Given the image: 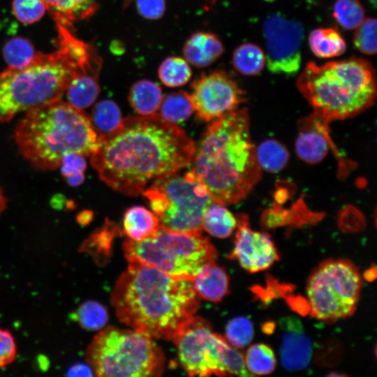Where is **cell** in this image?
<instances>
[{
  "instance_id": "obj_19",
  "label": "cell",
  "mask_w": 377,
  "mask_h": 377,
  "mask_svg": "<svg viewBox=\"0 0 377 377\" xmlns=\"http://www.w3.org/2000/svg\"><path fill=\"white\" fill-rule=\"evenodd\" d=\"M192 283L197 295L211 302H219L229 293V276L215 263L202 267Z\"/></svg>"
},
{
  "instance_id": "obj_41",
  "label": "cell",
  "mask_w": 377,
  "mask_h": 377,
  "mask_svg": "<svg viewBox=\"0 0 377 377\" xmlns=\"http://www.w3.org/2000/svg\"><path fill=\"white\" fill-rule=\"evenodd\" d=\"M68 375L71 376H91L93 375V371L89 365L82 363L76 364L71 367L68 370Z\"/></svg>"
},
{
  "instance_id": "obj_9",
  "label": "cell",
  "mask_w": 377,
  "mask_h": 377,
  "mask_svg": "<svg viewBox=\"0 0 377 377\" xmlns=\"http://www.w3.org/2000/svg\"><path fill=\"white\" fill-rule=\"evenodd\" d=\"M142 193L162 226L182 233L202 232L205 210L214 202L191 170L157 179Z\"/></svg>"
},
{
  "instance_id": "obj_30",
  "label": "cell",
  "mask_w": 377,
  "mask_h": 377,
  "mask_svg": "<svg viewBox=\"0 0 377 377\" xmlns=\"http://www.w3.org/2000/svg\"><path fill=\"white\" fill-rule=\"evenodd\" d=\"M244 357L246 368L253 375H266L275 369L276 360L274 353L265 343L251 345Z\"/></svg>"
},
{
  "instance_id": "obj_32",
  "label": "cell",
  "mask_w": 377,
  "mask_h": 377,
  "mask_svg": "<svg viewBox=\"0 0 377 377\" xmlns=\"http://www.w3.org/2000/svg\"><path fill=\"white\" fill-rule=\"evenodd\" d=\"M75 320L84 329L98 330L108 322V313L105 307L94 300L82 303L73 314Z\"/></svg>"
},
{
  "instance_id": "obj_45",
  "label": "cell",
  "mask_w": 377,
  "mask_h": 377,
  "mask_svg": "<svg viewBox=\"0 0 377 377\" xmlns=\"http://www.w3.org/2000/svg\"><path fill=\"white\" fill-rule=\"evenodd\" d=\"M374 272H376V269H372L371 268L367 270L366 272H365V278L369 281H371L374 279H375L376 275L372 274V273Z\"/></svg>"
},
{
  "instance_id": "obj_10",
  "label": "cell",
  "mask_w": 377,
  "mask_h": 377,
  "mask_svg": "<svg viewBox=\"0 0 377 377\" xmlns=\"http://www.w3.org/2000/svg\"><path fill=\"white\" fill-rule=\"evenodd\" d=\"M172 341L189 376H253L246 368L243 354L199 316H194Z\"/></svg>"
},
{
  "instance_id": "obj_27",
  "label": "cell",
  "mask_w": 377,
  "mask_h": 377,
  "mask_svg": "<svg viewBox=\"0 0 377 377\" xmlns=\"http://www.w3.org/2000/svg\"><path fill=\"white\" fill-rule=\"evenodd\" d=\"M159 108V115L163 119L176 124L189 118L194 112L191 96L185 91L168 94Z\"/></svg>"
},
{
  "instance_id": "obj_5",
  "label": "cell",
  "mask_w": 377,
  "mask_h": 377,
  "mask_svg": "<svg viewBox=\"0 0 377 377\" xmlns=\"http://www.w3.org/2000/svg\"><path fill=\"white\" fill-rule=\"evenodd\" d=\"M103 138L83 110L60 99L26 112L14 131L20 154L42 170L57 169L69 154L90 156Z\"/></svg>"
},
{
  "instance_id": "obj_22",
  "label": "cell",
  "mask_w": 377,
  "mask_h": 377,
  "mask_svg": "<svg viewBox=\"0 0 377 377\" xmlns=\"http://www.w3.org/2000/svg\"><path fill=\"white\" fill-rule=\"evenodd\" d=\"M160 225L156 215L142 206L128 208L124 216V232L135 241L142 240L154 233Z\"/></svg>"
},
{
  "instance_id": "obj_28",
  "label": "cell",
  "mask_w": 377,
  "mask_h": 377,
  "mask_svg": "<svg viewBox=\"0 0 377 377\" xmlns=\"http://www.w3.org/2000/svg\"><path fill=\"white\" fill-rule=\"evenodd\" d=\"M256 157L261 169L276 172L287 165L289 153L286 147L279 142L269 139L261 142L256 148Z\"/></svg>"
},
{
  "instance_id": "obj_8",
  "label": "cell",
  "mask_w": 377,
  "mask_h": 377,
  "mask_svg": "<svg viewBox=\"0 0 377 377\" xmlns=\"http://www.w3.org/2000/svg\"><path fill=\"white\" fill-rule=\"evenodd\" d=\"M129 263L145 265L175 278L192 281L202 267L215 263L218 253L200 233H182L161 225L146 238L123 243Z\"/></svg>"
},
{
  "instance_id": "obj_26",
  "label": "cell",
  "mask_w": 377,
  "mask_h": 377,
  "mask_svg": "<svg viewBox=\"0 0 377 377\" xmlns=\"http://www.w3.org/2000/svg\"><path fill=\"white\" fill-rule=\"evenodd\" d=\"M266 64L265 54L258 45L246 43L238 46L232 54V65L241 74L256 75Z\"/></svg>"
},
{
  "instance_id": "obj_1",
  "label": "cell",
  "mask_w": 377,
  "mask_h": 377,
  "mask_svg": "<svg viewBox=\"0 0 377 377\" xmlns=\"http://www.w3.org/2000/svg\"><path fill=\"white\" fill-rule=\"evenodd\" d=\"M195 147L182 128L158 114L129 116L104 136L90 162L108 186L136 196L150 182L190 165Z\"/></svg>"
},
{
  "instance_id": "obj_3",
  "label": "cell",
  "mask_w": 377,
  "mask_h": 377,
  "mask_svg": "<svg viewBox=\"0 0 377 377\" xmlns=\"http://www.w3.org/2000/svg\"><path fill=\"white\" fill-rule=\"evenodd\" d=\"M192 169L216 202L236 204L259 181L261 170L246 108L214 120L195 147Z\"/></svg>"
},
{
  "instance_id": "obj_16",
  "label": "cell",
  "mask_w": 377,
  "mask_h": 377,
  "mask_svg": "<svg viewBox=\"0 0 377 377\" xmlns=\"http://www.w3.org/2000/svg\"><path fill=\"white\" fill-rule=\"evenodd\" d=\"M102 59L96 49L77 66L75 75L66 90L67 103L80 110L91 105L99 95L98 82Z\"/></svg>"
},
{
  "instance_id": "obj_11",
  "label": "cell",
  "mask_w": 377,
  "mask_h": 377,
  "mask_svg": "<svg viewBox=\"0 0 377 377\" xmlns=\"http://www.w3.org/2000/svg\"><path fill=\"white\" fill-rule=\"evenodd\" d=\"M362 281L350 260L330 259L322 262L311 274L306 284L310 313L325 323L352 316L360 295Z\"/></svg>"
},
{
  "instance_id": "obj_40",
  "label": "cell",
  "mask_w": 377,
  "mask_h": 377,
  "mask_svg": "<svg viewBox=\"0 0 377 377\" xmlns=\"http://www.w3.org/2000/svg\"><path fill=\"white\" fill-rule=\"evenodd\" d=\"M137 10L139 14L147 20L161 18L165 10V0H137Z\"/></svg>"
},
{
  "instance_id": "obj_35",
  "label": "cell",
  "mask_w": 377,
  "mask_h": 377,
  "mask_svg": "<svg viewBox=\"0 0 377 377\" xmlns=\"http://www.w3.org/2000/svg\"><path fill=\"white\" fill-rule=\"evenodd\" d=\"M254 330L252 322L244 316L230 320L226 327V339L236 348H243L253 340Z\"/></svg>"
},
{
  "instance_id": "obj_31",
  "label": "cell",
  "mask_w": 377,
  "mask_h": 377,
  "mask_svg": "<svg viewBox=\"0 0 377 377\" xmlns=\"http://www.w3.org/2000/svg\"><path fill=\"white\" fill-rule=\"evenodd\" d=\"M192 75L191 67L186 59L179 57L165 59L158 68V77L162 83L169 87L185 84Z\"/></svg>"
},
{
  "instance_id": "obj_7",
  "label": "cell",
  "mask_w": 377,
  "mask_h": 377,
  "mask_svg": "<svg viewBox=\"0 0 377 377\" xmlns=\"http://www.w3.org/2000/svg\"><path fill=\"white\" fill-rule=\"evenodd\" d=\"M87 364L99 377L161 376L162 350L149 336L135 330L107 327L94 336L86 352Z\"/></svg>"
},
{
  "instance_id": "obj_6",
  "label": "cell",
  "mask_w": 377,
  "mask_h": 377,
  "mask_svg": "<svg viewBox=\"0 0 377 377\" xmlns=\"http://www.w3.org/2000/svg\"><path fill=\"white\" fill-rule=\"evenodd\" d=\"M297 86L314 113L328 121L362 112L371 106L376 96L374 69L368 61L358 57L323 65L309 61Z\"/></svg>"
},
{
  "instance_id": "obj_37",
  "label": "cell",
  "mask_w": 377,
  "mask_h": 377,
  "mask_svg": "<svg viewBox=\"0 0 377 377\" xmlns=\"http://www.w3.org/2000/svg\"><path fill=\"white\" fill-rule=\"evenodd\" d=\"M62 176L71 186L80 185L84 179V172L87 168L84 156L77 154L66 155L59 165Z\"/></svg>"
},
{
  "instance_id": "obj_43",
  "label": "cell",
  "mask_w": 377,
  "mask_h": 377,
  "mask_svg": "<svg viewBox=\"0 0 377 377\" xmlns=\"http://www.w3.org/2000/svg\"><path fill=\"white\" fill-rule=\"evenodd\" d=\"M6 207V199L0 186V215Z\"/></svg>"
},
{
  "instance_id": "obj_25",
  "label": "cell",
  "mask_w": 377,
  "mask_h": 377,
  "mask_svg": "<svg viewBox=\"0 0 377 377\" xmlns=\"http://www.w3.org/2000/svg\"><path fill=\"white\" fill-rule=\"evenodd\" d=\"M237 224V218L226 205L215 201L206 209L202 219V228L212 236L218 238L230 236Z\"/></svg>"
},
{
  "instance_id": "obj_42",
  "label": "cell",
  "mask_w": 377,
  "mask_h": 377,
  "mask_svg": "<svg viewBox=\"0 0 377 377\" xmlns=\"http://www.w3.org/2000/svg\"><path fill=\"white\" fill-rule=\"evenodd\" d=\"M92 212L90 211H84L80 214L77 220L80 224H88L92 219Z\"/></svg>"
},
{
  "instance_id": "obj_38",
  "label": "cell",
  "mask_w": 377,
  "mask_h": 377,
  "mask_svg": "<svg viewBox=\"0 0 377 377\" xmlns=\"http://www.w3.org/2000/svg\"><path fill=\"white\" fill-rule=\"evenodd\" d=\"M12 6L17 19L29 24L40 20L46 10L42 0H13Z\"/></svg>"
},
{
  "instance_id": "obj_29",
  "label": "cell",
  "mask_w": 377,
  "mask_h": 377,
  "mask_svg": "<svg viewBox=\"0 0 377 377\" xmlns=\"http://www.w3.org/2000/svg\"><path fill=\"white\" fill-rule=\"evenodd\" d=\"M90 117L95 128L103 136L115 131L123 119L118 105L111 100H103L96 103Z\"/></svg>"
},
{
  "instance_id": "obj_2",
  "label": "cell",
  "mask_w": 377,
  "mask_h": 377,
  "mask_svg": "<svg viewBox=\"0 0 377 377\" xmlns=\"http://www.w3.org/2000/svg\"><path fill=\"white\" fill-rule=\"evenodd\" d=\"M111 302L121 323L152 339L173 341L195 316L199 296L191 280L129 263Z\"/></svg>"
},
{
  "instance_id": "obj_33",
  "label": "cell",
  "mask_w": 377,
  "mask_h": 377,
  "mask_svg": "<svg viewBox=\"0 0 377 377\" xmlns=\"http://www.w3.org/2000/svg\"><path fill=\"white\" fill-rule=\"evenodd\" d=\"M333 16L346 30H355L364 20V9L360 0H336Z\"/></svg>"
},
{
  "instance_id": "obj_23",
  "label": "cell",
  "mask_w": 377,
  "mask_h": 377,
  "mask_svg": "<svg viewBox=\"0 0 377 377\" xmlns=\"http://www.w3.org/2000/svg\"><path fill=\"white\" fill-rule=\"evenodd\" d=\"M128 98L131 106L138 114L150 115L155 114L161 106L162 91L156 83L142 80L132 85Z\"/></svg>"
},
{
  "instance_id": "obj_14",
  "label": "cell",
  "mask_w": 377,
  "mask_h": 377,
  "mask_svg": "<svg viewBox=\"0 0 377 377\" xmlns=\"http://www.w3.org/2000/svg\"><path fill=\"white\" fill-rule=\"evenodd\" d=\"M237 221L234 247L227 258L237 260L242 267L251 273L268 269L279 259L270 236L251 230L246 215H239Z\"/></svg>"
},
{
  "instance_id": "obj_24",
  "label": "cell",
  "mask_w": 377,
  "mask_h": 377,
  "mask_svg": "<svg viewBox=\"0 0 377 377\" xmlns=\"http://www.w3.org/2000/svg\"><path fill=\"white\" fill-rule=\"evenodd\" d=\"M309 44L312 52L323 59L339 57L346 50V41L333 28L313 29L309 34Z\"/></svg>"
},
{
  "instance_id": "obj_12",
  "label": "cell",
  "mask_w": 377,
  "mask_h": 377,
  "mask_svg": "<svg viewBox=\"0 0 377 377\" xmlns=\"http://www.w3.org/2000/svg\"><path fill=\"white\" fill-rule=\"evenodd\" d=\"M266 43V64L274 73L293 75L299 71L304 27L301 22L279 13L266 17L263 24Z\"/></svg>"
},
{
  "instance_id": "obj_46",
  "label": "cell",
  "mask_w": 377,
  "mask_h": 377,
  "mask_svg": "<svg viewBox=\"0 0 377 377\" xmlns=\"http://www.w3.org/2000/svg\"><path fill=\"white\" fill-rule=\"evenodd\" d=\"M344 376L343 374H329V376Z\"/></svg>"
},
{
  "instance_id": "obj_36",
  "label": "cell",
  "mask_w": 377,
  "mask_h": 377,
  "mask_svg": "<svg viewBox=\"0 0 377 377\" xmlns=\"http://www.w3.org/2000/svg\"><path fill=\"white\" fill-rule=\"evenodd\" d=\"M376 18L367 17L355 29L353 43L360 52L369 56L376 54Z\"/></svg>"
},
{
  "instance_id": "obj_44",
  "label": "cell",
  "mask_w": 377,
  "mask_h": 377,
  "mask_svg": "<svg viewBox=\"0 0 377 377\" xmlns=\"http://www.w3.org/2000/svg\"><path fill=\"white\" fill-rule=\"evenodd\" d=\"M111 49L113 50V52L115 54H121L123 50H124V47H121V43L120 42H114L113 43V46H111Z\"/></svg>"
},
{
  "instance_id": "obj_47",
  "label": "cell",
  "mask_w": 377,
  "mask_h": 377,
  "mask_svg": "<svg viewBox=\"0 0 377 377\" xmlns=\"http://www.w3.org/2000/svg\"><path fill=\"white\" fill-rule=\"evenodd\" d=\"M369 1H370V3H372V4H374V6H376V0H369Z\"/></svg>"
},
{
  "instance_id": "obj_21",
  "label": "cell",
  "mask_w": 377,
  "mask_h": 377,
  "mask_svg": "<svg viewBox=\"0 0 377 377\" xmlns=\"http://www.w3.org/2000/svg\"><path fill=\"white\" fill-rule=\"evenodd\" d=\"M120 234L118 226L106 219L103 225L82 244L80 250L89 253L98 265H103L110 260L114 237Z\"/></svg>"
},
{
  "instance_id": "obj_20",
  "label": "cell",
  "mask_w": 377,
  "mask_h": 377,
  "mask_svg": "<svg viewBox=\"0 0 377 377\" xmlns=\"http://www.w3.org/2000/svg\"><path fill=\"white\" fill-rule=\"evenodd\" d=\"M57 25L70 29L75 22L91 17L98 0H42Z\"/></svg>"
},
{
  "instance_id": "obj_15",
  "label": "cell",
  "mask_w": 377,
  "mask_h": 377,
  "mask_svg": "<svg viewBox=\"0 0 377 377\" xmlns=\"http://www.w3.org/2000/svg\"><path fill=\"white\" fill-rule=\"evenodd\" d=\"M279 324L282 332L280 357L283 367L290 371L306 369L311 360L313 347L300 320L293 316H285Z\"/></svg>"
},
{
  "instance_id": "obj_18",
  "label": "cell",
  "mask_w": 377,
  "mask_h": 377,
  "mask_svg": "<svg viewBox=\"0 0 377 377\" xmlns=\"http://www.w3.org/2000/svg\"><path fill=\"white\" fill-rule=\"evenodd\" d=\"M224 50L217 36L209 32L198 31L186 41L183 54L188 64L204 68L214 62Z\"/></svg>"
},
{
  "instance_id": "obj_13",
  "label": "cell",
  "mask_w": 377,
  "mask_h": 377,
  "mask_svg": "<svg viewBox=\"0 0 377 377\" xmlns=\"http://www.w3.org/2000/svg\"><path fill=\"white\" fill-rule=\"evenodd\" d=\"M190 94L194 111L204 121L215 120L246 101V93L227 73H202L191 84Z\"/></svg>"
},
{
  "instance_id": "obj_17",
  "label": "cell",
  "mask_w": 377,
  "mask_h": 377,
  "mask_svg": "<svg viewBox=\"0 0 377 377\" xmlns=\"http://www.w3.org/2000/svg\"><path fill=\"white\" fill-rule=\"evenodd\" d=\"M328 123L314 112L300 121L295 149L301 159L315 164L326 156L330 146Z\"/></svg>"
},
{
  "instance_id": "obj_34",
  "label": "cell",
  "mask_w": 377,
  "mask_h": 377,
  "mask_svg": "<svg viewBox=\"0 0 377 377\" xmlns=\"http://www.w3.org/2000/svg\"><path fill=\"white\" fill-rule=\"evenodd\" d=\"M35 53L30 40L22 36L8 40L3 48V58L10 68L25 66L32 59Z\"/></svg>"
},
{
  "instance_id": "obj_39",
  "label": "cell",
  "mask_w": 377,
  "mask_h": 377,
  "mask_svg": "<svg viewBox=\"0 0 377 377\" xmlns=\"http://www.w3.org/2000/svg\"><path fill=\"white\" fill-rule=\"evenodd\" d=\"M17 356V345L10 331L0 328V369L13 362Z\"/></svg>"
},
{
  "instance_id": "obj_4",
  "label": "cell",
  "mask_w": 377,
  "mask_h": 377,
  "mask_svg": "<svg viewBox=\"0 0 377 377\" xmlns=\"http://www.w3.org/2000/svg\"><path fill=\"white\" fill-rule=\"evenodd\" d=\"M57 26L56 50L36 52L25 66L8 67L0 73V122L59 100L77 66L93 50L92 45L78 39L69 29Z\"/></svg>"
}]
</instances>
